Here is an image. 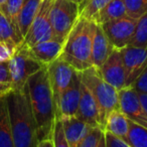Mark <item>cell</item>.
Returning a JSON list of instances; mask_svg holds the SVG:
<instances>
[{"mask_svg": "<svg viewBox=\"0 0 147 147\" xmlns=\"http://www.w3.org/2000/svg\"><path fill=\"white\" fill-rule=\"evenodd\" d=\"M34 117L38 141L53 139L55 105L47 67L33 74L24 87Z\"/></svg>", "mask_w": 147, "mask_h": 147, "instance_id": "obj_1", "label": "cell"}, {"mask_svg": "<svg viewBox=\"0 0 147 147\" xmlns=\"http://www.w3.org/2000/svg\"><path fill=\"white\" fill-rule=\"evenodd\" d=\"M14 147H37V129L26 91H11L6 95Z\"/></svg>", "mask_w": 147, "mask_h": 147, "instance_id": "obj_2", "label": "cell"}, {"mask_svg": "<svg viewBox=\"0 0 147 147\" xmlns=\"http://www.w3.org/2000/svg\"><path fill=\"white\" fill-rule=\"evenodd\" d=\"M96 26L93 20L80 16L63 42L59 57L78 71L93 67L92 47Z\"/></svg>", "mask_w": 147, "mask_h": 147, "instance_id": "obj_3", "label": "cell"}, {"mask_svg": "<svg viewBox=\"0 0 147 147\" xmlns=\"http://www.w3.org/2000/svg\"><path fill=\"white\" fill-rule=\"evenodd\" d=\"M81 79L96 101L101 128L104 130L110 113L120 110L119 91L104 81L99 73V69L95 67H91L81 71Z\"/></svg>", "mask_w": 147, "mask_h": 147, "instance_id": "obj_4", "label": "cell"}, {"mask_svg": "<svg viewBox=\"0 0 147 147\" xmlns=\"http://www.w3.org/2000/svg\"><path fill=\"white\" fill-rule=\"evenodd\" d=\"M80 17L79 5L69 0H53L49 20L55 38L65 42L74 25Z\"/></svg>", "mask_w": 147, "mask_h": 147, "instance_id": "obj_5", "label": "cell"}, {"mask_svg": "<svg viewBox=\"0 0 147 147\" xmlns=\"http://www.w3.org/2000/svg\"><path fill=\"white\" fill-rule=\"evenodd\" d=\"M8 67L12 82V91H21L26 85L27 80L45 65L33 59L29 53L28 47L20 43L8 61Z\"/></svg>", "mask_w": 147, "mask_h": 147, "instance_id": "obj_6", "label": "cell"}, {"mask_svg": "<svg viewBox=\"0 0 147 147\" xmlns=\"http://www.w3.org/2000/svg\"><path fill=\"white\" fill-rule=\"evenodd\" d=\"M51 4L53 0H42L36 15L33 18L25 36L23 37V41L21 43L24 47L29 49L39 42L55 38L49 20Z\"/></svg>", "mask_w": 147, "mask_h": 147, "instance_id": "obj_7", "label": "cell"}, {"mask_svg": "<svg viewBox=\"0 0 147 147\" xmlns=\"http://www.w3.org/2000/svg\"><path fill=\"white\" fill-rule=\"evenodd\" d=\"M137 19L129 16L121 17L112 21H108L103 24H99L102 27L111 45L116 49H122L128 47L131 42L136 26Z\"/></svg>", "mask_w": 147, "mask_h": 147, "instance_id": "obj_8", "label": "cell"}, {"mask_svg": "<svg viewBox=\"0 0 147 147\" xmlns=\"http://www.w3.org/2000/svg\"><path fill=\"white\" fill-rule=\"evenodd\" d=\"M47 69L55 105L63 91L71 85L78 71H76L61 57L47 65Z\"/></svg>", "mask_w": 147, "mask_h": 147, "instance_id": "obj_9", "label": "cell"}, {"mask_svg": "<svg viewBox=\"0 0 147 147\" xmlns=\"http://www.w3.org/2000/svg\"><path fill=\"white\" fill-rule=\"evenodd\" d=\"M120 111L132 122L147 128V114L139 99V94L132 87L119 91Z\"/></svg>", "mask_w": 147, "mask_h": 147, "instance_id": "obj_10", "label": "cell"}, {"mask_svg": "<svg viewBox=\"0 0 147 147\" xmlns=\"http://www.w3.org/2000/svg\"><path fill=\"white\" fill-rule=\"evenodd\" d=\"M81 71H78L71 85L63 91L55 103V119L76 115L81 98Z\"/></svg>", "mask_w": 147, "mask_h": 147, "instance_id": "obj_11", "label": "cell"}, {"mask_svg": "<svg viewBox=\"0 0 147 147\" xmlns=\"http://www.w3.org/2000/svg\"><path fill=\"white\" fill-rule=\"evenodd\" d=\"M98 69L104 81L116 90L120 91L126 87V73L120 49H115Z\"/></svg>", "mask_w": 147, "mask_h": 147, "instance_id": "obj_12", "label": "cell"}, {"mask_svg": "<svg viewBox=\"0 0 147 147\" xmlns=\"http://www.w3.org/2000/svg\"><path fill=\"white\" fill-rule=\"evenodd\" d=\"M120 51L126 73V87H130L146 67L147 49L128 45Z\"/></svg>", "mask_w": 147, "mask_h": 147, "instance_id": "obj_13", "label": "cell"}, {"mask_svg": "<svg viewBox=\"0 0 147 147\" xmlns=\"http://www.w3.org/2000/svg\"><path fill=\"white\" fill-rule=\"evenodd\" d=\"M75 117L81 121L89 124L92 127L101 128L100 118H99V110L97 103L93 95L88 90L84 83H81V98L79 103L78 111ZM102 129V128H101Z\"/></svg>", "mask_w": 147, "mask_h": 147, "instance_id": "obj_14", "label": "cell"}, {"mask_svg": "<svg viewBox=\"0 0 147 147\" xmlns=\"http://www.w3.org/2000/svg\"><path fill=\"white\" fill-rule=\"evenodd\" d=\"M59 120L61 121L63 134L69 147H78L92 128H94L75 116L63 117Z\"/></svg>", "mask_w": 147, "mask_h": 147, "instance_id": "obj_15", "label": "cell"}, {"mask_svg": "<svg viewBox=\"0 0 147 147\" xmlns=\"http://www.w3.org/2000/svg\"><path fill=\"white\" fill-rule=\"evenodd\" d=\"M63 47V42L53 38L29 47L28 51L33 59L47 67L61 57Z\"/></svg>", "mask_w": 147, "mask_h": 147, "instance_id": "obj_16", "label": "cell"}, {"mask_svg": "<svg viewBox=\"0 0 147 147\" xmlns=\"http://www.w3.org/2000/svg\"><path fill=\"white\" fill-rule=\"evenodd\" d=\"M114 47L110 43L107 38L106 34L103 31L102 27L97 24L95 30L94 38H93V47H92V63L93 67H99L106 61L109 55L114 51Z\"/></svg>", "mask_w": 147, "mask_h": 147, "instance_id": "obj_17", "label": "cell"}, {"mask_svg": "<svg viewBox=\"0 0 147 147\" xmlns=\"http://www.w3.org/2000/svg\"><path fill=\"white\" fill-rule=\"evenodd\" d=\"M129 123H130V120L120 110L113 111L107 118L104 131L111 133L112 135L127 142L129 133Z\"/></svg>", "mask_w": 147, "mask_h": 147, "instance_id": "obj_18", "label": "cell"}, {"mask_svg": "<svg viewBox=\"0 0 147 147\" xmlns=\"http://www.w3.org/2000/svg\"><path fill=\"white\" fill-rule=\"evenodd\" d=\"M126 15V8L123 0H112L93 17L92 20L97 24H103L105 22L119 19Z\"/></svg>", "mask_w": 147, "mask_h": 147, "instance_id": "obj_19", "label": "cell"}, {"mask_svg": "<svg viewBox=\"0 0 147 147\" xmlns=\"http://www.w3.org/2000/svg\"><path fill=\"white\" fill-rule=\"evenodd\" d=\"M0 147H14L6 96L0 97Z\"/></svg>", "mask_w": 147, "mask_h": 147, "instance_id": "obj_20", "label": "cell"}, {"mask_svg": "<svg viewBox=\"0 0 147 147\" xmlns=\"http://www.w3.org/2000/svg\"><path fill=\"white\" fill-rule=\"evenodd\" d=\"M42 0H23L18 18L19 31L22 37L25 36L33 18L36 15Z\"/></svg>", "mask_w": 147, "mask_h": 147, "instance_id": "obj_21", "label": "cell"}, {"mask_svg": "<svg viewBox=\"0 0 147 147\" xmlns=\"http://www.w3.org/2000/svg\"><path fill=\"white\" fill-rule=\"evenodd\" d=\"M23 39L16 33L7 17L0 10V41L17 47Z\"/></svg>", "mask_w": 147, "mask_h": 147, "instance_id": "obj_22", "label": "cell"}, {"mask_svg": "<svg viewBox=\"0 0 147 147\" xmlns=\"http://www.w3.org/2000/svg\"><path fill=\"white\" fill-rule=\"evenodd\" d=\"M22 1L23 0H6V2L0 7V10L2 11L3 14L7 17V19L11 23L13 28L15 29L17 34L23 39V37L20 34L18 26V18L21 6H22Z\"/></svg>", "mask_w": 147, "mask_h": 147, "instance_id": "obj_23", "label": "cell"}, {"mask_svg": "<svg viewBox=\"0 0 147 147\" xmlns=\"http://www.w3.org/2000/svg\"><path fill=\"white\" fill-rule=\"evenodd\" d=\"M127 143L131 147H147V128L130 121Z\"/></svg>", "mask_w": 147, "mask_h": 147, "instance_id": "obj_24", "label": "cell"}, {"mask_svg": "<svg viewBox=\"0 0 147 147\" xmlns=\"http://www.w3.org/2000/svg\"><path fill=\"white\" fill-rule=\"evenodd\" d=\"M129 45L147 49V13L137 19L134 34Z\"/></svg>", "mask_w": 147, "mask_h": 147, "instance_id": "obj_25", "label": "cell"}, {"mask_svg": "<svg viewBox=\"0 0 147 147\" xmlns=\"http://www.w3.org/2000/svg\"><path fill=\"white\" fill-rule=\"evenodd\" d=\"M112 0H84L79 5L80 16L92 20L93 17Z\"/></svg>", "mask_w": 147, "mask_h": 147, "instance_id": "obj_26", "label": "cell"}, {"mask_svg": "<svg viewBox=\"0 0 147 147\" xmlns=\"http://www.w3.org/2000/svg\"><path fill=\"white\" fill-rule=\"evenodd\" d=\"M127 16L138 19L147 13V0H123Z\"/></svg>", "mask_w": 147, "mask_h": 147, "instance_id": "obj_27", "label": "cell"}, {"mask_svg": "<svg viewBox=\"0 0 147 147\" xmlns=\"http://www.w3.org/2000/svg\"><path fill=\"white\" fill-rule=\"evenodd\" d=\"M12 91V82L8 63H0V97H4Z\"/></svg>", "mask_w": 147, "mask_h": 147, "instance_id": "obj_28", "label": "cell"}, {"mask_svg": "<svg viewBox=\"0 0 147 147\" xmlns=\"http://www.w3.org/2000/svg\"><path fill=\"white\" fill-rule=\"evenodd\" d=\"M103 136H104V130L99 127H94L83 139L78 147H98Z\"/></svg>", "mask_w": 147, "mask_h": 147, "instance_id": "obj_29", "label": "cell"}, {"mask_svg": "<svg viewBox=\"0 0 147 147\" xmlns=\"http://www.w3.org/2000/svg\"><path fill=\"white\" fill-rule=\"evenodd\" d=\"M53 142L55 147H69L63 134V124L59 119H55V127L53 131Z\"/></svg>", "mask_w": 147, "mask_h": 147, "instance_id": "obj_30", "label": "cell"}, {"mask_svg": "<svg viewBox=\"0 0 147 147\" xmlns=\"http://www.w3.org/2000/svg\"><path fill=\"white\" fill-rule=\"evenodd\" d=\"M131 87L134 88V90L138 94L147 95V65Z\"/></svg>", "mask_w": 147, "mask_h": 147, "instance_id": "obj_31", "label": "cell"}, {"mask_svg": "<svg viewBox=\"0 0 147 147\" xmlns=\"http://www.w3.org/2000/svg\"><path fill=\"white\" fill-rule=\"evenodd\" d=\"M17 47L3 42V41H0V63H8L12 55H14Z\"/></svg>", "mask_w": 147, "mask_h": 147, "instance_id": "obj_32", "label": "cell"}, {"mask_svg": "<svg viewBox=\"0 0 147 147\" xmlns=\"http://www.w3.org/2000/svg\"><path fill=\"white\" fill-rule=\"evenodd\" d=\"M104 138L106 147H131L126 141L122 140L106 131H104Z\"/></svg>", "mask_w": 147, "mask_h": 147, "instance_id": "obj_33", "label": "cell"}, {"mask_svg": "<svg viewBox=\"0 0 147 147\" xmlns=\"http://www.w3.org/2000/svg\"><path fill=\"white\" fill-rule=\"evenodd\" d=\"M37 147H55L53 139H47V140L39 141Z\"/></svg>", "mask_w": 147, "mask_h": 147, "instance_id": "obj_34", "label": "cell"}, {"mask_svg": "<svg viewBox=\"0 0 147 147\" xmlns=\"http://www.w3.org/2000/svg\"><path fill=\"white\" fill-rule=\"evenodd\" d=\"M139 99H140L141 104H142L143 108H144L145 112H146V114H147V95L139 94Z\"/></svg>", "mask_w": 147, "mask_h": 147, "instance_id": "obj_35", "label": "cell"}, {"mask_svg": "<svg viewBox=\"0 0 147 147\" xmlns=\"http://www.w3.org/2000/svg\"><path fill=\"white\" fill-rule=\"evenodd\" d=\"M98 147H106V145H105V138L104 136L102 137V139H101L100 143H99V146Z\"/></svg>", "mask_w": 147, "mask_h": 147, "instance_id": "obj_36", "label": "cell"}, {"mask_svg": "<svg viewBox=\"0 0 147 147\" xmlns=\"http://www.w3.org/2000/svg\"><path fill=\"white\" fill-rule=\"evenodd\" d=\"M69 1H71V2H75V3H77L78 5H80L81 3L84 1V0H69Z\"/></svg>", "mask_w": 147, "mask_h": 147, "instance_id": "obj_37", "label": "cell"}, {"mask_svg": "<svg viewBox=\"0 0 147 147\" xmlns=\"http://www.w3.org/2000/svg\"><path fill=\"white\" fill-rule=\"evenodd\" d=\"M5 2H6V0H0V7L2 6V5L4 4Z\"/></svg>", "mask_w": 147, "mask_h": 147, "instance_id": "obj_38", "label": "cell"}]
</instances>
